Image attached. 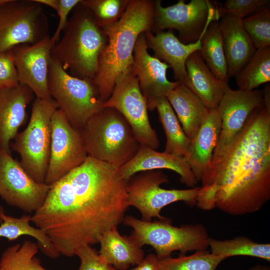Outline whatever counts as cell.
I'll list each match as a JSON object with an SVG mask.
<instances>
[{
  "mask_svg": "<svg viewBox=\"0 0 270 270\" xmlns=\"http://www.w3.org/2000/svg\"><path fill=\"white\" fill-rule=\"evenodd\" d=\"M126 183L118 169L88 156L50 185L31 222L60 255L72 257L80 247L99 243L122 222L129 207Z\"/></svg>",
  "mask_w": 270,
  "mask_h": 270,
  "instance_id": "cell-1",
  "label": "cell"
},
{
  "mask_svg": "<svg viewBox=\"0 0 270 270\" xmlns=\"http://www.w3.org/2000/svg\"><path fill=\"white\" fill-rule=\"evenodd\" d=\"M154 6L155 0H129L120 18L102 28L107 42L93 82L103 104L110 96L117 78L131 70L140 35L152 30Z\"/></svg>",
  "mask_w": 270,
  "mask_h": 270,
  "instance_id": "cell-2",
  "label": "cell"
},
{
  "mask_svg": "<svg viewBox=\"0 0 270 270\" xmlns=\"http://www.w3.org/2000/svg\"><path fill=\"white\" fill-rule=\"evenodd\" d=\"M106 42L104 30L92 13L79 2L72 10L51 56L70 75L93 80Z\"/></svg>",
  "mask_w": 270,
  "mask_h": 270,
  "instance_id": "cell-3",
  "label": "cell"
},
{
  "mask_svg": "<svg viewBox=\"0 0 270 270\" xmlns=\"http://www.w3.org/2000/svg\"><path fill=\"white\" fill-rule=\"evenodd\" d=\"M88 156L118 169L130 161L140 144L124 116L112 108H102L80 130Z\"/></svg>",
  "mask_w": 270,
  "mask_h": 270,
  "instance_id": "cell-4",
  "label": "cell"
},
{
  "mask_svg": "<svg viewBox=\"0 0 270 270\" xmlns=\"http://www.w3.org/2000/svg\"><path fill=\"white\" fill-rule=\"evenodd\" d=\"M57 109L52 98H36L28 126L18 132L10 144V148L20 156L22 166L38 182H44L50 156L52 119Z\"/></svg>",
  "mask_w": 270,
  "mask_h": 270,
  "instance_id": "cell-5",
  "label": "cell"
},
{
  "mask_svg": "<svg viewBox=\"0 0 270 270\" xmlns=\"http://www.w3.org/2000/svg\"><path fill=\"white\" fill-rule=\"evenodd\" d=\"M122 222L133 229L130 236L140 246L150 245L158 259L170 256L175 251L184 255L190 251L207 250L210 238L208 232L200 224L174 226L171 220L146 221L132 216H124Z\"/></svg>",
  "mask_w": 270,
  "mask_h": 270,
  "instance_id": "cell-6",
  "label": "cell"
},
{
  "mask_svg": "<svg viewBox=\"0 0 270 270\" xmlns=\"http://www.w3.org/2000/svg\"><path fill=\"white\" fill-rule=\"evenodd\" d=\"M50 94L70 124L80 130L87 120L103 107L93 80L69 74L51 56L48 74Z\"/></svg>",
  "mask_w": 270,
  "mask_h": 270,
  "instance_id": "cell-7",
  "label": "cell"
},
{
  "mask_svg": "<svg viewBox=\"0 0 270 270\" xmlns=\"http://www.w3.org/2000/svg\"><path fill=\"white\" fill-rule=\"evenodd\" d=\"M48 22L36 0H0V52L42 40L48 36Z\"/></svg>",
  "mask_w": 270,
  "mask_h": 270,
  "instance_id": "cell-8",
  "label": "cell"
},
{
  "mask_svg": "<svg viewBox=\"0 0 270 270\" xmlns=\"http://www.w3.org/2000/svg\"><path fill=\"white\" fill-rule=\"evenodd\" d=\"M168 176L159 170H149L134 175L126 183L128 206L137 208L142 220L151 221L154 218H164L162 208L174 202L182 201L190 206L196 205L200 187L185 190H166L160 187L168 183Z\"/></svg>",
  "mask_w": 270,
  "mask_h": 270,
  "instance_id": "cell-9",
  "label": "cell"
},
{
  "mask_svg": "<svg viewBox=\"0 0 270 270\" xmlns=\"http://www.w3.org/2000/svg\"><path fill=\"white\" fill-rule=\"evenodd\" d=\"M220 19L218 6L208 0H191L188 4L179 0L166 7L158 0H155L152 30L154 32L176 30L179 40L190 44L200 38L212 20Z\"/></svg>",
  "mask_w": 270,
  "mask_h": 270,
  "instance_id": "cell-10",
  "label": "cell"
},
{
  "mask_svg": "<svg viewBox=\"0 0 270 270\" xmlns=\"http://www.w3.org/2000/svg\"><path fill=\"white\" fill-rule=\"evenodd\" d=\"M102 107L114 108L124 116L140 146L154 150L159 148L160 140L150 124L146 102L132 70L117 78L112 92Z\"/></svg>",
  "mask_w": 270,
  "mask_h": 270,
  "instance_id": "cell-11",
  "label": "cell"
},
{
  "mask_svg": "<svg viewBox=\"0 0 270 270\" xmlns=\"http://www.w3.org/2000/svg\"><path fill=\"white\" fill-rule=\"evenodd\" d=\"M88 157L80 132L68 122L62 110L57 109L52 119L50 156L44 183L51 185Z\"/></svg>",
  "mask_w": 270,
  "mask_h": 270,
  "instance_id": "cell-12",
  "label": "cell"
},
{
  "mask_svg": "<svg viewBox=\"0 0 270 270\" xmlns=\"http://www.w3.org/2000/svg\"><path fill=\"white\" fill-rule=\"evenodd\" d=\"M50 188L33 180L11 153L0 150V196L8 205L34 212L44 203Z\"/></svg>",
  "mask_w": 270,
  "mask_h": 270,
  "instance_id": "cell-13",
  "label": "cell"
},
{
  "mask_svg": "<svg viewBox=\"0 0 270 270\" xmlns=\"http://www.w3.org/2000/svg\"><path fill=\"white\" fill-rule=\"evenodd\" d=\"M264 104L262 90L245 91L228 86L216 108L221 128L211 164L222 156L243 128L248 118Z\"/></svg>",
  "mask_w": 270,
  "mask_h": 270,
  "instance_id": "cell-14",
  "label": "cell"
},
{
  "mask_svg": "<svg viewBox=\"0 0 270 270\" xmlns=\"http://www.w3.org/2000/svg\"><path fill=\"white\" fill-rule=\"evenodd\" d=\"M147 48L144 32L140 35L136 42L131 70L138 80L148 109L152 111L181 82L168 80L166 71L169 66L150 56Z\"/></svg>",
  "mask_w": 270,
  "mask_h": 270,
  "instance_id": "cell-15",
  "label": "cell"
},
{
  "mask_svg": "<svg viewBox=\"0 0 270 270\" xmlns=\"http://www.w3.org/2000/svg\"><path fill=\"white\" fill-rule=\"evenodd\" d=\"M53 48L48 35L34 44H20L12 48L19 82L28 86L36 98H51L48 74Z\"/></svg>",
  "mask_w": 270,
  "mask_h": 270,
  "instance_id": "cell-16",
  "label": "cell"
},
{
  "mask_svg": "<svg viewBox=\"0 0 270 270\" xmlns=\"http://www.w3.org/2000/svg\"><path fill=\"white\" fill-rule=\"evenodd\" d=\"M168 169L180 176V182L190 188L198 183L188 162L182 156L159 152L150 147L140 146L136 155L118 168L120 176L128 182L138 172Z\"/></svg>",
  "mask_w": 270,
  "mask_h": 270,
  "instance_id": "cell-17",
  "label": "cell"
},
{
  "mask_svg": "<svg viewBox=\"0 0 270 270\" xmlns=\"http://www.w3.org/2000/svg\"><path fill=\"white\" fill-rule=\"evenodd\" d=\"M34 95L28 86L20 84L0 89V150L11 153V142L26 120V108Z\"/></svg>",
  "mask_w": 270,
  "mask_h": 270,
  "instance_id": "cell-18",
  "label": "cell"
},
{
  "mask_svg": "<svg viewBox=\"0 0 270 270\" xmlns=\"http://www.w3.org/2000/svg\"><path fill=\"white\" fill-rule=\"evenodd\" d=\"M147 47L152 50L155 58L163 60L173 70L174 77L184 84L187 80L186 62L188 58L201 48V38L190 44L180 42L172 30L144 32Z\"/></svg>",
  "mask_w": 270,
  "mask_h": 270,
  "instance_id": "cell-19",
  "label": "cell"
},
{
  "mask_svg": "<svg viewBox=\"0 0 270 270\" xmlns=\"http://www.w3.org/2000/svg\"><path fill=\"white\" fill-rule=\"evenodd\" d=\"M220 128L221 119L216 109H209L184 157L198 182H201L210 166Z\"/></svg>",
  "mask_w": 270,
  "mask_h": 270,
  "instance_id": "cell-20",
  "label": "cell"
},
{
  "mask_svg": "<svg viewBox=\"0 0 270 270\" xmlns=\"http://www.w3.org/2000/svg\"><path fill=\"white\" fill-rule=\"evenodd\" d=\"M229 78L247 63L256 50L244 30L242 19L226 15L218 20Z\"/></svg>",
  "mask_w": 270,
  "mask_h": 270,
  "instance_id": "cell-21",
  "label": "cell"
},
{
  "mask_svg": "<svg viewBox=\"0 0 270 270\" xmlns=\"http://www.w3.org/2000/svg\"><path fill=\"white\" fill-rule=\"evenodd\" d=\"M187 80L185 84L208 109H216L229 86L210 70L198 51L192 53L186 62Z\"/></svg>",
  "mask_w": 270,
  "mask_h": 270,
  "instance_id": "cell-22",
  "label": "cell"
},
{
  "mask_svg": "<svg viewBox=\"0 0 270 270\" xmlns=\"http://www.w3.org/2000/svg\"><path fill=\"white\" fill-rule=\"evenodd\" d=\"M98 256L105 264L117 270H128L144 258V251L130 236H122L118 228L106 232L100 238Z\"/></svg>",
  "mask_w": 270,
  "mask_h": 270,
  "instance_id": "cell-23",
  "label": "cell"
},
{
  "mask_svg": "<svg viewBox=\"0 0 270 270\" xmlns=\"http://www.w3.org/2000/svg\"><path fill=\"white\" fill-rule=\"evenodd\" d=\"M166 99L176 112L185 134L192 140L209 109L198 96L182 83L169 92Z\"/></svg>",
  "mask_w": 270,
  "mask_h": 270,
  "instance_id": "cell-24",
  "label": "cell"
},
{
  "mask_svg": "<svg viewBox=\"0 0 270 270\" xmlns=\"http://www.w3.org/2000/svg\"><path fill=\"white\" fill-rule=\"evenodd\" d=\"M0 237L10 241L22 236H30L37 240L39 248L46 256L52 259L60 256L48 236L40 229L30 225L31 216L13 217L6 214L0 206Z\"/></svg>",
  "mask_w": 270,
  "mask_h": 270,
  "instance_id": "cell-25",
  "label": "cell"
},
{
  "mask_svg": "<svg viewBox=\"0 0 270 270\" xmlns=\"http://www.w3.org/2000/svg\"><path fill=\"white\" fill-rule=\"evenodd\" d=\"M218 20H212L207 28L202 37L201 48L198 52L212 72L228 84L227 62Z\"/></svg>",
  "mask_w": 270,
  "mask_h": 270,
  "instance_id": "cell-26",
  "label": "cell"
},
{
  "mask_svg": "<svg viewBox=\"0 0 270 270\" xmlns=\"http://www.w3.org/2000/svg\"><path fill=\"white\" fill-rule=\"evenodd\" d=\"M208 247L212 253L225 260L234 256H248L270 261V243L256 242L244 236L224 240L210 238Z\"/></svg>",
  "mask_w": 270,
  "mask_h": 270,
  "instance_id": "cell-27",
  "label": "cell"
},
{
  "mask_svg": "<svg viewBox=\"0 0 270 270\" xmlns=\"http://www.w3.org/2000/svg\"><path fill=\"white\" fill-rule=\"evenodd\" d=\"M156 109L166 136L164 152L184 157L188 150L191 140L185 134L166 98L158 104Z\"/></svg>",
  "mask_w": 270,
  "mask_h": 270,
  "instance_id": "cell-28",
  "label": "cell"
},
{
  "mask_svg": "<svg viewBox=\"0 0 270 270\" xmlns=\"http://www.w3.org/2000/svg\"><path fill=\"white\" fill-rule=\"evenodd\" d=\"M235 76L238 89L245 91L270 82V46L256 50Z\"/></svg>",
  "mask_w": 270,
  "mask_h": 270,
  "instance_id": "cell-29",
  "label": "cell"
},
{
  "mask_svg": "<svg viewBox=\"0 0 270 270\" xmlns=\"http://www.w3.org/2000/svg\"><path fill=\"white\" fill-rule=\"evenodd\" d=\"M37 244L25 240L6 248L0 258V270H48L36 257Z\"/></svg>",
  "mask_w": 270,
  "mask_h": 270,
  "instance_id": "cell-30",
  "label": "cell"
},
{
  "mask_svg": "<svg viewBox=\"0 0 270 270\" xmlns=\"http://www.w3.org/2000/svg\"><path fill=\"white\" fill-rule=\"evenodd\" d=\"M224 260L207 250H199L189 256L159 259L158 270H216Z\"/></svg>",
  "mask_w": 270,
  "mask_h": 270,
  "instance_id": "cell-31",
  "label": "cell"
},
{
  "mask_svg": "<svg viewBox=\"0 0 270 270\" xmlns=\"http://www.w3.org/2000/svg\"><path fill=\"white\" fill-rule=\"evenodd\" d=\"M129 0H80L102 28L118 21L122 15Z\"/></svg>",
  "mask_w": 270,
  "mask_h": 270,
  "instance_id": "cell-32",
  "label": "cell"
},
{
  "mask_svg": "<svg viewBox=\"0 0 270 270\" xmlns=\"http://www.w3.org/2000/svg\"><path fill=\"white\" fill-rule=\"evenodd\" d=\"M242 24L256 50L270 46V8L242 19Z\"/></svg>",
  "mask_w": 270,
  "mask_h": 270,
  "instance_id": "cell-33",
  "label": "cell"
},
{
  "mask_svg": "<svg viewBox=\"0 0 270 270\" xmlns=\"http://www.w3.org/2000/svg\"><path fill=\"white\" fill-rule=\"evenodd\" d=\"M269 0H227L218 8L220 18L226 15L243 19L270 8Z\"/></svg>",
  "mask_w": 270,
  "mask_h": 270,
  "instance_id": "cell-34",
  "label": "cell"
},
{
  "mask_svg": "<svg viewBox=\"0 0 270 270\" xmlns=\"http://www.w3.org/2000/svg\"><path fill=\"white\" fill-rule=\"evenodd\" d=\"M20 84L12 50L0 52V89Z\"/></svg>",
  "mask_w": 270,
  "mask_h": 270,
  "instance_id": "cell-35",
  "label": "cell"
},
{
  "mask_svg": "<svg viewBox=\"0 0 270 270\" xmlns=\"http://www.w3.org/2000/svg\"><path fill=\"white\" fill-rule=\"evenodd\" d=\"M75 256L80 260L78 270H117L102 262L98 256V252L90 246L80 247L76 251Z\"/></svg>",
  "mask_w": 270,
  "mask_h": 270,
  "instance_id": "cell-36",
  "label": "cell"
},
{
  "mask_svg": "<svg viewBox=\"0 0 270 270\" xmlns=\"http://www.w3.org/2000/svg\"><path fill=\"white\" fill-rule=\"evenodd\" d=\"M80 0H59L58 7L56 12L59 16L58 23L55 32L50 40L53 46L60 38L61 34L68 20L70 12L78 5Z\"/></svg>",
  "mask_w": 270,
  "mask_h": 270,
  "instance_id": "cell-37",
  "label": "cell"
},
{
  "mask_svg": "<svg viewBox=\"0 0 270 270\" xmlns=\"http://www.w3.org/2000/svg\"><path fill=\"white\" fill-rule=\"evenodd\" d=\"M219 190L220 187L215 183L200 187L196 196V205L205 210L214 208H216Z\"/></svg>",
  "mask_w": 270,
  "mask_h": 270,
  "instance_id": "cell-38",
  "label": "cell"
},
{
  "mask_svg": "<svg viewBox=\"0 0 270 270\" xmlns=\"http://www.w3.org/2000/svg\"><path fill=\"white\" fill-rule=\"evenodd\" d=\"M158 262L159 259L156 255L150 253L134 268L128 270H158Z\"/></svg>",
  "mask_w": 270,
  "mask_h": 270,
  "instance_id": "cell-39",
  "label": "cell"
},
{
  "mask_svg": "<svg viewBox=\"0 0 270 270\" xmlns=\"http://www.w3.org/2000/svg\"><path fill=\"white\" fill-rule=\"evenodd\" d=\"M36 2L42 5L47 6L56 12L58 7L59 0H36Z\"/></svg>",
  "mask_w": 270,
  "mask_h": 270,
  "instance_id": "cell-40",
  "label": "cell"
},
{
  "mask_svg": "<svg viewBox=\"0 0 270 270\" xmlns=\"http://www.w3.org/2000/svg\"><path fill=\"white\" fill-rule=\"evenodd\" d=\"M248 270H270V267L268 266L258 264L250 267Z\"/></svg>",
  "mask_w": 270,
  "mask_h": 270,
  "instance_id": "cell-41",
  "label": "cell"
}]
</instances>
